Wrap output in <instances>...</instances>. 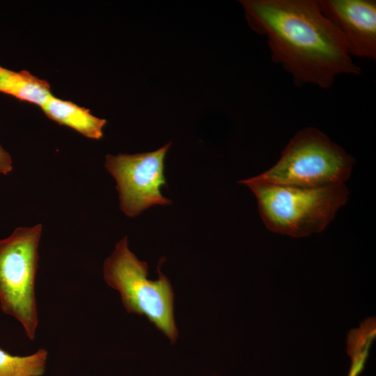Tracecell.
I'll return each mask as SVG.
<instances>
[{"label":"cell","mask_w":376,"mask_h":376,"mask_svg":"<svg viewBox=\"0 0 376 376\" xmlns=\"http://www.w3.org/2000/svg\"><path fill=\"white\" fill-rule=\"evenodd\" d=\"M250 27L266 37L272 60L295 84L331 88L340 75L361 74L318 0L240 1Z\"/></svg>","instance_id":"obj_1"},{"label":"cell","mask_w":376,"mask_h":376,"mask_svg":"<svg viewBox=\"0 0 376 376\" xmlns=\"http://www.w3.org/2000/svg\"><path fill=\"white\" fill-rule=\"evenodd\" d=\"M354 161L323 132L307 127L290 139L275 165L257 176L238 182L324 188L344 184Z\"/></svg>","instance_id":"obj_2"},{"label":"cell","mask_w":376,"mask_h":376,"mask_svg":"<svg viewBox=\"0 0 376 376\" xmlns=\"http://www.w3.org/2000/svg\"><path fill=\"white\" fill-rule=\"evenodd\" d=\"M244 185L256 196L267 228L294 237L324 230L338 210L345 205L350 194L345 184L319 189Z\"/></svg>","instance_id":"obj_3"},{"label":"cell","mask_w":376,"mask_h":376,"mask_svg":"<svg viewBox=\"0 0 376 376\" xmlns=\"http://www.w3.org/2000/svg\"><path fill=\"white\" fill-rule=\"evenodd\" d=\"M160 265L158 279L150 280L147 263L129 249L126 236L104 260L103 276L109 286L118 291L127 312L144 315L174 343L178 335L173 314L174 292Z\"/></svg>","instance_id":"obj_4"},{"label":"cell","mask_w":376,"mask_h":376,"mask_svg":"<svg viewBox=\"0 0 376 376\" xmlns=\"http://www.w3.org/2000/svg\"><path fill=\"white\" fill-rule=\"evenodd\" d=\"M42 226L18 227L0 240V306L34 340L38 325L35 292L38 246Z\"/></svg>","instance_id":"obj_5"},{"label":"cell","mask_w":376,"mask_h":376,"mask_svg":"<svg viewBox=\"0 0 376 376\" xmlns=\"http://www.w3.org/2000/svg\"><path fill=\"white\" fill-rule=\"evenodd\" d=\"M171 144L150 152L106 156L105 168L116 181L120 207L127 216L134 217L152 205L172 203L161 192L166 185L164 162Z\"/></svg>","instance_id":"obj_6"},{"label":"cell","mask_w":376,"mask_h":376,"mask_svg":"<svg viewBox=\"0 0 376 376\" xmlns=\"http://www.w3.org/2000/svg\"><path fill=\"white\" fill-rule=\"evenodd\" d=\"M322 13L335 26L350 56L376 59V1L318 0Z\"/></svg>","instance_id":"obj_7"},{"label":"cell","mask_w":376,"mask_h":376,"mask_svg":"<svg viewBox=\"0 0 376 376\" xmlns=\"http://www.w3.org/2000/svg\"><path fill=\"white\" fill-rule=\"evenodd\" d=\"M41 108L51 119L75 130L88 138L100 139L103 136L102 129L106 120L94 116L88 109L53 95Z\"/></svg>","instance_id":"obj_8"},{"label":"cell","mask_w":376,"mask_h":376,"mask_svg":"<svg viewBox=\"0 0 376 376\" xmlns=\"http://www.w3.org/2000/svg\"><path fill=\"white\" fill-rule=\"evenodd\" d=\"M0 92L39 106L52 96L48 82L26 70L0 69Z\"/></svg>","instance_id":"obj_9"},{"label":"cell","mask_w":376,"mask_h":376,"mask_svg":"<svg viewBox=\"0 0 376 376\" xmlns=\"http://www.w3.org/2000/svg\"><path fill=\"white\" fill-rule=\"evenodd\" d=\"M48 357L41 348L28 356H15L0 348V376H42Z\"/></svg>","instance_id":"obj_10"},{"label":"cell","mask_w":376,"mask_h":376,"mask_svg":"<svg viewBox=\"0 0 376 376\" xmlns=\"http://www.w3.org/2000/svg\"><path fill=\"white\" fill-rule=\"evenodd\" d=\"M375 334V327L367 322L361 323L359 328L353 329L349 332L347 343L351 366L347 376H358L362 371Z\"/></svg>","instance_id":"obj_11"},{"label":"cell","mask_w":376,"mask_h":376,"mask_svg":"<svg viewBox=\"0 0 376 376\" xmlns=\"http://www.w3.org/2000/svg\"><path fill=\"white\" fill-rule=\"evenodd\" d=\"M12 169L11 157L0 145V173L6 175L12 171Z\"/></svg>","instance_id":"obj_12"},{"label":"cell","mask_w":376,"mask_h":376,"mask_svg":"<svg viewBox=\"0 0 376 376\" xmlns=\"http://www.w3.org/2000/svg\"><path fill=\"white\" fill-rule=\"evenodd\" d=\"M1 68V67H0V69Z\"/></svg>","instance_id":"obj_13"}]
</instances>
